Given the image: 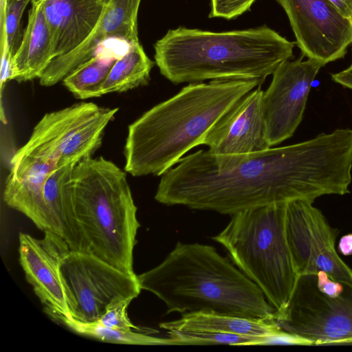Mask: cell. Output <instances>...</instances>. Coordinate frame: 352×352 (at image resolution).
I'll list each match as a JSON object with an SVG mask.
<instances>
[{
  "mask_svg": "<svg viewBox=\"0 0 352 352\" xmlns=\"http://www.w3.org/2000/svg\"><path fill=\"white\" fill-rule=\"evenodd\" d=\"M108 0H41L54 58L77 47L93 30Z\"/></svg>",
  "mask_w": 352,
  "mask_h": 352,
  "instance_id": "17",
  "label": "cell"
},
{
  "mask_svg": "<svg viewBox=\"0 0 352 352\" xmlns=\"http://www.w3.org/2000/svg\"><path fill=\"white\" fill-rule=\"evenodd\" d=\"M316 283L319 290L329 297H337L344 290V285L333 280L324 271H319L316 274Z\"/></svg>",
  "mask_w": 352,
  "mask_h": 352,
  "instance_id": "27",
  "label": "cell"
},
{
  "mask_svg": "<svg viewBox=\"0 0 352 352\" xmlns=\"http://www.w3.org/2000/svg\"><path fill=\"white\" fill-rule=\"evenodd\" d=\"M121 56L100 46L93 57L80 65L63 80V85L78 99L100 97L101 87L111 67Z\"/></svg>",
  "mask_w": 352,
  "mask_h": 352,
  "instance_id": "21",
  "label": "cell"
},
{
  "mask_svg": "<svg viewBox=\"0 0 352 352\" xmlns=\"http://www.w3.org/2000/svg\"><path fill=\"white\" fill-rule=\"evenodd\" d=\"M131 301L132 300H125L111 305L96 322L103 327L120 331L138 330V327L131 322L127 315V307Z\"/></svg>",
  "mask_w": 352,
  "mask_h": 352,
  "instance_id": "25",
  "label": "cell"
},
{
  "mask_svg": "<svg viewBox=\"0 0 352 352\" xmlns=\"http://www.w3.org/2000/svg\"><path fill=\"white\" fill-rule=\"evenodd\" d=\"M154 65L140 42L128 45L126 51L116 61L104 81L100 96L121 93L148 85Z\"/></svg>",
  "mask_w": 352,
  "mask_h": 352,
  "instance_id": "20",
  "label": "cell"
},
{
  "mask_svg": "<svg viewBox=\"0 0 352 352\" xmlns=\"http://www.w3.org/2000/svg\"><path fill=\"white\" fill-rule=\"evenodd\" d=\"M316 275H302L287 305L274 313V321L287 333L313 345L352 344V287L329 297L317 287Z\"/></svg>",
  "mask_w": 352,
  "mask_h": 352,
  "instance_id": "8",
  "label": "cell"
},
{
  "mask_svg": "<svg viewBox=\"0 0 352 352\" xmlns=\"http://www.w3.org/2000/svg\"><path fill=\"white\" fill-rule=\"evenodd\" d=\"M340 13L352 22V0H330Z\"/></svg>",
  "mask_w": 352,
  "mask_h": 352,
  "instance_id": "29",
  "label": "cell"
},
{
  "mask_svg": "<svg viewBox=\"0 0 352 352\" xmlns=\"http://www.w3.org/2000/svg\"><path fill=\"white\" fill-rule=\"evenodd\" d=\"M312 204L305 200L287 203L286 235L296 272L299 276L324 271L333 280L352 287V270L336 250L338 230Z\"/></svg>",
  "mask_w": 352,
  "mask_h": 352,
  "instance_id": "10",
  "label": "cell"
},
{
  "mask_svg": "<svg viewBox=\"0 0 352 352\" xmlns=\"http://www.w3.org/2000/svg\"><path fill=\"white\" fill-rule=\"evenodd\" d=\"M118 108L80 102L45 113L14 157L30 156L55 168L77 164L100 147Z\"/></svg>",
  "mask_w": 352,
  "mask_h": 352,
  "instance_id": "7",
  "label": "cell"
},
{
  "mask_svg": "<svg viewBox=\"0 0 352 352\" xmlns=\"http://www.w3.org/2000/svg\"><path fill=\"white\" fill-rule=\"evenodd\" d=\"M168 333L170 344L258 345L268 344L272 337L204 331H177Z\"/></svg>",
  "mask_w": 352,
  "mask_h": 352,
  "instance_id": "23",
  "label": "cell"
},
{
  "mask_svg": "<svg viewBox=\"0 0 352 352\" xmlns=\"http://www.w3.org/2000/svg\"><path fill=\"white\" fill-rule=\"evenodd\" d=\"M332 80L344 87L352 89V62L346 69L331 74Z\"/></svg>",
  "mask_w": 352,
  "mask_h": 352,
  "instance_id": "28",
  "label": "cell"
},
{
  "mask_svg": "<svg viewBox=\"0 0 352 352\" xmlns=\"http://www.w3.org/2000/svg\"><path fill=\"white\" fill-rule=\"evenodd\" d=\"M60 274L69 315L83 323L98 321L109 307L133 300L142 290L136 274L82 252H69Z\"/></svg>",
  "mask_w": 352,
  "mask_h": 352,
  "instance_id": "9",
  "label": "cell"
},
{
  "mask_svg": "<svg viewBox=\"0 0 352 352\" xmlns=\"http://www.w3.org/2000/svg\"><path fill=\"white\" fill-rule=\"evenodd\" d=\"M338 250L344 256L352 255V234L341 237L338 243Z\"/></svg>",
  "mask_w": 352,
  "mask_h": 352,
  "instance_id": "30",
  "label": "cell"
},
{
  "mask_svg": "<svg viewBox=\"0 0 352 352\" xmlns=\"http://www.w3.org/2000/svg\"><path fill=\"white\" fill-rule=\"evenodd\" d=\"M6 2L7 0H1V17H2L4 14Z\"/></svg>",
  "mask_w": 352,
  "mask_h": 352,
  "instance_id": "31",
  "label": "cell"
},
{
  "mask_svg": "<svg viewBox=\"0 0 352 352\" xmlns=\"http://www.w3.org/2000/svg\"><path fill=\"white\" fill-rule=\"evenodd\" d=\"M286 208L287 203H278L240 211L212 237L276 311L287 305L298 277L287 239Z\"/></svg>",
  "mask_w": 352,
  "mask_h": 352,
  "instance_id": "6",
  "label": "cell"
},
{
  "mask_svg": "<svg viewBox=\"0 0 352 352\" xmlns=\"http://www.w3.org/2000/svg\"><path fill=\"white\" fill-rule=\"evenodd\" d=\"M138 276L166 314L211 312L274 320L275 309L259 287L211 245L177 242L164 260Z\"/></svg>",
  "mask_w": 352,
  "mask_h": 352,
  "instance_id": "4",
  "label": "cell"
},
{
  "mask_svg": "<svg viewBox=\"0 0 352 352\" xmlns=\"http://www.w3.org/2000/svg\"><path fill=\"white\" fill-rule=\"evenodd\" d=\"M44 233L42 239L19 233L20 263L45 313L71 318L60 274L61 261L71 250L58 234L50 230Z\"/></svg>",
  "mask_w": 352,
  "mask_h": 352,
  "instance_id": "13",
  "label": "cell"
},
{
  "mask_svg": "<svg viewBox=\"0 0 352 352\" xmlns=\"http://www.w3.org/2000/svg\"><path fill=\"white\" fill-rule=\"evenodd\" d=\"M256 0H210V17L235 18L248 11Z\"/></svg>",
  "mask_w": 352,
  "mask_h": 352,
  "instance_id": "26",
  "label": "cell"
},
{
  "mask_svg": "<svg viewBox=\"0 0 352 352\" xmlns=\"http://www.w3.org/2000/svg\"><path fill=\"white\" fill-rule=\"evenodd\" d=\"M352 129L241 155L199 150L161 175L155 199L167 206L234 214L294 200L349 192Z\"/></svg>",
  "mask_w": 352,
  "mask_h": 352,
  "instance_id": "1",
  "label": "cell"
},
{
  "mask_svg": "<svg viewBox=\"0 0 352 352\" xmlns=\"http://www.w3.org/2000/svg\"><path fill=\"white\" fill-rule=\"evenodd\" d=\"M137 210L126 173L102 157H87L64 185L60 235L71 251L135 274Z\"/></svg>",
  "mask_w": 352,
  "mask_h": 352,
  "instance_id": "2",
  "label": "cell"
},
{
  "mask_svg": "<svg viewBox=\"0 0 352 352\" xmlns=\"http://www.w3.org/2000/svg\"><path fill=\"white\" fill-rule=\"evenodd\" d=\"M295 44L266 26L221 32L178 28L157 41L154 58L174 84L250 80L261 86L292 57Z\"/></svg>",
  "mask_w": 352,
  "mask_h": 352,
  "instance_id": "5",
  "label": "cell"
},
{
  "mask_svg": "<svg viewBox=\"0 0 352 352\" xmlns=\"http://www.w3.org/2000/svg\"><path fill=\"white\" fill-rule=\"evenodd\" d=\"M285 60L272 74L263 91V107L271 146L292 136L302 121L311 85L323 63L311 58Z\"/></svg>",
  "mask_w": 352,
  "mask_h": 352,
  "instance_id": "12",
  "label": "cell"
},
{
  "mask_svg": "<svg viewBox=\"0 0 352 352\" xmlns=\"http://www.w3.org/2000/svg\"><path fill=\"white\" fill-rule=\"evenodd\" d=\"M28 24L12 59V80L39 78L54 59L50 31L41 0H31Z\"/></svg>",
  "mask_w": 352,
  "mask_h": 352,
  "instance_id": "18",
  "label": "cell"
},
{
  "mask_svg": "<svg viewBox=\"0 0 352 352\" xmlns=\"http://www.w3.org/2000/svg\"><path fill=\"white\" fill-rule=\"evenodd\" d=\"M160 327L167 332L204 331L270 337L280 329L274 320L250 319L211 312H190Z\"/></svg>",
  "mask_w": 352,
  "mask_h": 352,
  "instance_id": "19",
  "label": "cell"
},
{
  "mask_svg": "<svg viewBox=\"0 0 352 352\" xmlns=\"http://www.w3.org/2000/svg\"><path fill=\"white\" fill-rule=\"evenodd\" d=\"M77 333L91 337L102 342L118 344L157 345L170 344V338H160L134 331H124L109 329L97 322L83 323L63 315L50 316Z\"/></svg>",
  "mask_w": 352,
  "mask_h": 352,
  "instance_id": "22",
  "label": "cell"
},
{
  "mask_svg": "<svg viewBox=\"0 0 352 352\" xmlns=\"http://www.w3.org/2000/svg\"><path fill=\"white\" fill-rule=\"evenodd\" d=\"M263 96L258 86L241 97L209 129L201 144L217 155L248 154L270 148Z\"/></svg>",
  "mask_w": 352,
  "mask_h": 352,
  "instance_id": "15",
  "label": "cell"
},
{
  "mask_svg": "<svg viewBox=\"0 0 352 352\" xmlns=\"http://www.w3.org/2000/svg\"><path fill=\"white\" fill-rule=\"evenodd\" d=\"M142 0H108L98 23L77 47L52 60L38 78L41 86L63 80L82 63L93 57L105 41L113 38L128 45L140 42L138 16Z\"/></svg>",
  "mask_w": 352,
  "mask_h": 352,
  "instance_id": "14",
  "label": "cell"
},
{
  "mask_svg": "<svg viewBox=\"0 0 352 352\" xmlns=\"http://www.w3.org/2000/svg\"><path fill=\"white\" fill-rule=\"evenodd\" d=\"M284 9L304 57L324 64L344 56L352 22L330 0H276Z\"/></svg>",
  "mask_w": 352,
  "mask_h": 352,
  "instance_id": "11",
  "label": "cell"
},
{
  "mask_svg": "<svg viewBox=\"0 0 352 352\" xmlns=\"http://www.w3.org/2000/svg\"><path fill=\"white\" fill-rule=\"evenodd\" d=\"M10 165L3 191L5 203L28 217L40 230L58 234L44 196L45 180L56 168L30 156H12Z\"/></svg>",
  "mask_w": 352,
  "mask_h": 352,
  "instance_id": "16",
  "label": "cell"
},
{
  "mask_svg": "<svg viewBox=\"0 0 352 352\" xmlns=\"http://www.w3.org/2000/svg\"><path fill=\"white\" fill-rule=\"evenodd\" d=\"M258 86L256 80H212L184 87L129 126L124 170L134 177L162 175L201 145L214 124Z\"/></svg>",
  "mask_w": 352,
  "mask_h": 352,
  "instance_id": "3",
  "label": "cell"
},
{
  "mask_svg": "<svg viewBox=\"0 0 352 352\" xmlns=\"http://www.w3.org/2000/svg\"><path fill=\"white\" fill-rule=\"evenodd\" d=\"M31 0H7L5 12L1 17V48L14 54L22 36L21 21L23 14Z\"/></svg>",
  "mask_w": 352,
  "mask_h": 352,
  "instance_id": "24",
  "label": "cell"
}]
</instances>
